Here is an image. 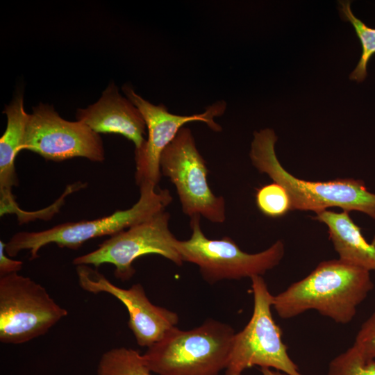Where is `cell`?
Listing matches in <instances>:
<instances>
[{"mask_svg":"<svg viewBox=\"0 0 375 375\" xmlns=\"http://www.w3.org/2000/svg\"><path fill=\"white\" fill-rule=\"evenodd\" d=\"M373 288L369 271L340 258L324 260L305 278L274 295L272 307L282 319L315 310L346 324Z\"/></svg>","mask_w":375,"mask_h":375,"instance_id":"1","label":"cell"},{"mask_svg":"<svg viewBox=\"0 0 375 375\" xmlns=\"http://www.w3.org/2000/svg\"><path fill=\"white\" fill-rule=\"evenodd\" d=\"M277 136L270 128L253 133L249 156L253 165L287 191L291 210L319 213L338 207L343 211H358L375 219V194L364 182L353 178L310 181L298 178L284 169L276 152Z\"/></svg>","mask_w":375,"mask_h":375,"instance_id":"2","label":"cell"},{"mask_svg":"<svg viewBox=\"0 0 375 375\" xmlns=\"http://www.w3.org/2000/svg\"><path fill=\"white\" fill-rule=\"evenodd\" d=\"M235 333L212 319L188 331L174 326L142 356L159 375H217L226 367Z\"/></svg>","mask_w":375,"mask_h":375,"instance_id":"3","label":"cell"},{"mask_svg":"<svg viewBox=\"0 0 375 375\" xmlns=\"http://www.w3.org/2000/svg\"><path fill=\"white\" fill-rule=\"evenodd\" d=\"M172 201L168 190L143 185L140 187L138 201L128 209L96 219L60 224L44 231L18 232L6 244V253L15 257L20 251L28 250L32 260L38 257L41 248L49 244L78 249L89 240L113 235L165 211Z\"/></svg>","mask_w":375,"mask_h":375,"instance_id":"4","label":"cell"},{"mask_svg":"<svg viewBox=\"0 0 375 375\" xmlns=\"http://www.w3.org/2000/svg\"><path fill=\"white\" fill-rule=\"evenodd\" d=\"M251 280L253 313L244 328L234 335L224 375H242L245 369L256 365L289 375H303L289 356L281 330L273 318L274 295L262 276Z\"/></svg>","mask_w":375,"mask_h":375,"instance_id":"5","label":"cell"},{"mask_svg":"<svg viewBox=\"0 0 375 375\" xmlns=\"http://www.w3.org/2000/svg\"><path fill=\"white\" fill-rule=\"evenodd\" d=\"M200 218V215L190 217L192 235L187 240H178L176 247L183 261L197 265L203 278L210 284L262 276L277 266L284 256L281 240L261 252L248 253L228 236L209 239L201 231Z\"/></svg>","mask_w":375,"mask_h":375,"instance_id":"6","label":"cell"},{"mask_svg":"<svg viewBox=\"0 0 375 375\" xmlns=\"http://www.w3.org/2000/svg\"><path fill=\"white\" fill-rule=\"evenodd\" d=\"M67 310L47 290L18 273L0 276V341L19 344L47 333Z\"/></svg>","mask_w":375,"mask_h":375,"instance_id":"7","label":"cell"},{"mask_svg":"<svg viewBox=\"0 0 375 375\" xmlns=\"http://www.w3.org/2000/svg\"><path fill=\"white\" fill-rule=\"evenodd\" d=\"M161 174L175 185L183 212L200 215L213 223L226 220V203L216 196L207 181L205 160L198 151L190 128H181L161 154Z\"/></svg>","mask_w":375,"mask_h":375,"instance_id":"8","label":"cell"},{"mask_svg":"<svg viewBox=\"0 0 375 375\" xmlns=\"http://www.w3.org/2000/svg\"><path fill=\"white\" fill-rule=\"evenodd\" d=\"M170 215L162 211L110 238L95 250L76 257L75 265H87L95 267L109 263L115 266V276L128 281L135 273L133 262L150 254L161 256L178 266L183 261L176 249L177 239L169 228Z\"/></svg>","mask_w":375,"mask_h":375,"instance_id":"9","label":"cell"},{"mask_svg":"<svg viewBox=\"0 0 375 375\" xmlns=\"http://www.w3.org/2000/svg\"><path fill=\"white\" fill-rule=\"evenodd\" d=\"M23 149L56 162L76 157L93 162L105 159L103 144L99 133L79 121L62 119L53 106L42 103L28 115Z\"/></svg>","mask_w":375,"mask_h":375,"instance_id":"10","label":"cell"},{"mask_svg":"<svg viewBox=\"0 0 375 375\" xmlns=\"http://www.w3.org/2000/svg\"><path fill=\"white\" fill-rule=\"evenodd\" d=\"M122 90L142 113L148 131L147 139L139 149H135V178L139 188L147 184L157 186L162 176L161 154L184 124L201 122L214 131H221V126L214 119L225 112L226 103L224 101L213 103L200 114L178 115L169 112L163 104L154 105L145 100L129 85H124Z\"/></svg>","mask_w":375,"mask_h":375,"instance_id":"11","label":"cell"},{"mask_svg":"<svg viewBox=\"0 0 375 375\" xmlns=\"http://www.w3.org/2000/svg\"><path fill=\"white\" fill-rule=\"evenodd\" d=\"M76 269L83 290L92 294H110L124 304L129 315L128 327L139 346L151 347L178 324V315L153 304L140 283L124 289L112 284L89 265H76Z\"/></svg>","mask_w":375,"mask_h":375,"instance_id":"12","label":"cell"},{"mask_svg":"<svg viewBox=\"0 0 375 375\" xmlns=\"http://www.w3.org/2000/svg\"><path fill=\"white\" fill-rule=\"evenodd\" d=\"M76 118L97 133H116L132 141L135 149L145 142L146 123L139 109L121 95L111 82L99 99L86 108H79Z\"/></svg>","mask_w":375,"mask_h":375,"instance_id":"13","label":"cell"},{"mask_svg":"<svg viewBox=\"0 0 375 375\" xmlns=\"http://www.w3.org/2000/svg\"><path fill=\"white\" fill-rule=\"evenodd\" d=\"M3 112L6 115V130L0 139L1 215L16 213L20 208L12 193L18 185L15 158L22 150L28 115L24 108L23 93L18 92Z\"/></svg>","mask_w":375,"mask_h":375,"instance_id":"14","label":"cell"},{"mask_svg":"<svg viewBox=\"0 0 375 375\" xmlns=\"http://www.w3.org/2000/svg\"><path fill=\"white\" fill-rule=\"evenodd\" d=\"M313 218L328 228L329 239L339 258L369 272L375 271V244L367 242L349 212L327 210Z\"/></svg>","mask_w":375,"mask_h":375,"instance_id":"15","label":"cell"},{"mask_svg":"<svg viewBox=\"0 0 375 375\" xmlns=\"http://www.w3.org/2000/svg\"><path fill=\"white\" fill-rule=\"evenodd\" d=\"M151 372L138 351L118 347L101 356L97 375H151Z\"/></svg>","mask_w":375,"mask_h":375,"instance_id":"16","label":"cell"},{"mask_svg":"<svg viewBox=\"0 0 375 375\" xmlns=\"http://www.w3.org/2000/svg\"><path fill=\"white\" fill-rule=\"evenodd\" d=\"M340 12L343 20L349 22L362 47L360 58L349 75V79L358 83L365 81L367 76V65L370 58L375 54V28L367 26L360 19L357 18L351 9V2L340 1Z\"/></svg>","mask_w":375,"mask_h":375,"instance_id":"17","label":"cell"},{"mask_svg":"<svg viewBox=\"0 0 375 375\" xmlns=\"http://www.w3.org/2000/svg\"><path fill=\"white\" fill-rule=\"evenodd\" d=\"M327 375H375V359L365 357L353 345L330 362Z\"/></svg>","mask_w":375,"mask_h":375,"instance_id":"18","label":"cell"},{"mask_svg":"<svg viewBox=\"0 0 375 375\" xmlns=\"http://www.w3.org/2000/svg\"><path fill=\"white\" fill-rule=\"evenodd\" d=\"M260 211L269 217H280L291 210L290 197L280 184L275 182L260 188L256 194Z\"/></svg>","mask_w":375,"mask_h":375,"instance_id":"19","label":"cell"},{"mask_svg":"<svg viewBox=\"0 0 375 375\" xmlns=\"http://www.w3.org/2000/svg\"><path fill=\"white\" fill-rule=\"evenodd\" d=\"M353 345L365 357L375 359V310L360 326Z\"/></svg>","mask_w":375,"mask_h":375,"instance_id":"20","label":"cell"},{"mask_svg":"<svg viewBox=\"0 0 375 375\" xmlns=\"http://www.w3.org/2000/svg\"><path fill=\"white\" fill-rule=\"evenodd\" d=\"M6 244L0 241V276L18 273L22 268L23 262L12 260L6 253Z\"/></svg>","mask_w":375,"mask_h":375,"instance_id":"21","label":"cell"},{"mask_svg":"<svg viewBox=\"0 0 375 375\" xmlns=\"http://www.w3.org/2000/svg\"><path fill=\"white\" fill-rule=\"evenodd\" d=\"M260 372L262 375H289L283 372L267 367H260Z\"/></svg>","mask_w":375,"mask_h":375,"instance_id":"22","label":"cell"}]
</instances>
